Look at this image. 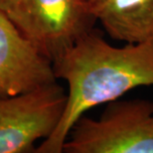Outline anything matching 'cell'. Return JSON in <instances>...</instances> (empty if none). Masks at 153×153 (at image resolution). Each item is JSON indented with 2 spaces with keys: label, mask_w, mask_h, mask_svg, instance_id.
Masks as SVG:
<instances>
[{
  "label": "cell",
  "mask_w": 153,
  "mask_h": 153,
  "mask_svg": "<svg viewBox=\"0 0 153 153\" xmlns=\"http://www.w3.org/2000/svg\"><path fill=\"white\" fill-rule=\"evenodd\" d=\"M88 6L114 40L135 44L153 39V0H99Z\"/></svg>",
  "instance_id": "obj_6"
},
{
  "label": "cell",
  "mask_w": 153,
  "mask_h": 153,
  "mask_svg": "<svg viewBox=\"0 0 153 153\" xmlns=\"http://www.w3.org/2000/svg\"><path fill=\"white\" fill-rule=\"evenodd\" d=\"M84 1L88 5V4H91V3H94V2H96V1H99V0H84Z\"/></svg>",
  "instance_id": "obj_7"
},
{
  "label": "cell",
  "mask_w": 153,
  "mask_h": 153,
  "mask_svg": "<svg viewBox=\"0 0 153 153\" xmlns=\"http://www.w3.org/2000/svg\"><path fill=\"white\" fill-rule=\"evenodd\" d=\"M53 62L0 12V97L57 82Z\"/></svg>",
  "instance_id": "obj_5"
},
{
  "label": "cell",
  "mask_w": 153,
  "mask_h": 153,
  "mask_svg": "<svg viewBox=\"0 0 153 153\" xmlns=\"http://www.w3.org/2000/svg\"><path fill=\"white\" fill-rule=\"evenodd\" d=\"M63 152L153 153V102L119 97L106 102L97 119L82 115L70 131Z\"/></svg>",
  "instance_id": "obj_2"
},
{
  "label": "cell",
  "mask_w": 153,
  "mask_h": 153,
  "mask_svg": "<svg viewBox=\"0 0 153 153\" xmlns=\"http://www.w3.org/2000/svg\"><path fill=\"white\" fill-rule=\"evenodd\" d=\"M57 79L68 85L62 118L36 153H62L76 121L97 105L138 87L153 85V39L115 47L91 30L53 62Z\"/></svg>",
  "instance_id": "obj_1"
},
{
  "label": "cell",
  "mask_w": 153,
  "mask_h": 153,
  "mask_svg": "<svg viewBox=\"0 0 153 153\" xmlns=\"http://www.w3.org/2000/svg\"><path fill=\"white\" fill-rule=\"evenodd\" d=\"M0 12L52 62L97 22L84 0H0Z\"/></svg>",
  "instance_id": "obj_3"
},
{
  "label": "cell",
  "mask_w": 153,
  "mask_h": 153,
  "mask_svg": "<svg viewBox=\"0 0 153 153\" xmlns=\"http://www.w3.org/2000/svg\"><path fill=\"white\" fill-rule=\"evenodd\" d=\"M67 93L57 82L0 97V153L35 152V143L54 132L62 118Z\"/></svg>",
  "instance_id": "obj_4"
}]
</instances>
